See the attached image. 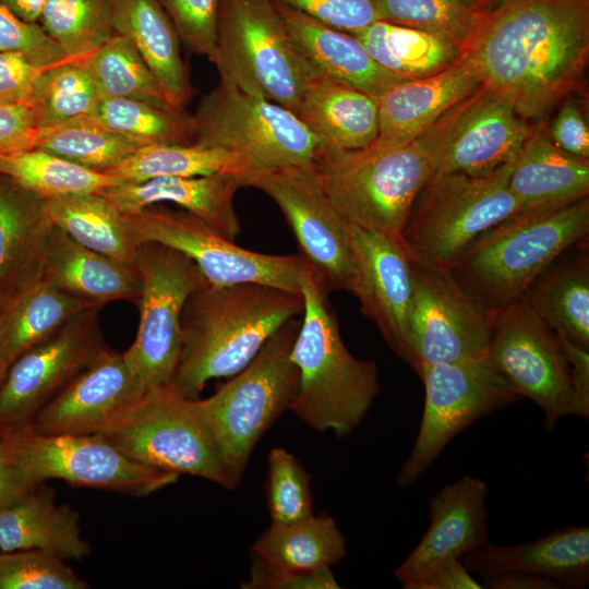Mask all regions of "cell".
I'll list each match as a JSON object with an SVG mask.
<instances>
[{"label":"cell","instance_id":"obj_1","mask_svg":"<svg viewBox=\"0 0 589 589\" xmlns=\"http://www.w3.org/2000/svg\"><path fill=\"white\" fill-rule=\"evenodd\" d=\"M459 50L481 86L541 120L584 80L589 0H500L476 12Z\"/></svg>","mask_w":589,"mask_h":589},{"label":"cell","instance_id":"obj_2","mask_svg":"<svg viewBox=\"0 0 589 589\" xmlns=\"http://www.w3.org/2000/svg\"><path fill=\"white\" fill-rule=\"evenodd\" d=\"M301 294L259 283L211 285L188 298L181 316V352L172 386L199 398L213 378L245 368L289 320L303 313Z\"/></svg>","mask_w":589,"mask_h":589},{"label":"cell","instance_id":"obj_3","mask_svg":"<svg viewBox=\"0 0 589 589\" xmlns=\"http://www.w3.org/2000/svg\"><path fill=\"white\" fill-rule=\"evenodd\" d=\"M300 288L304 308L290 356L299 385L290 410L312 430L348 436L380 393L377 365L348 350L337 317L305 265Z\"/></svg>","mask_w":589,"mask_h":589},{"label":"cell","instance_id":"obj_4","mask_svg":"<svg viewBox=\"0 0 589 589\" xmlns=\"http://www.w3.org/2000/svg\"><path fill=\"white\" fill-rule=\"evenodd\" d=\"M588 235L587 196L503 220L474 240L447 271L497 313L520 299L553 259Z\"/></svg>","mask_w":589,"mask_h":589},{"label":"cell","instance_id":"obj_5","mask_svg":"<svg viewBox=\"0 0 589 589\" xmlns=\"http://www.w3.org/2000/svg\"><path fill=\"white\" fill-rule=\"evenodd\" d=\"M300 325L301 316L289 320L245 368L209 397L197 398L230 490L239 485L260 438L296 398L299 372L290 356Z\"/></svg>","mask_w":589,"mask_h":589},{"label":"cell","instance_id":"obj_6","mask_svg":"<svg viewBox=\"0 0 589 589\" xmlns=\"http://www.w3.org/2000/svg\"><path fill=\"white\" fill-rule=\"evenodd\" d=\"M512 163L483 175L435 171L417 195L400 235L410 261L448 269L482 233L516 215Z\"/></svg>","mask_w":589,"mask_h":589},{"label":"cell","instance_id":"obj_7","mask_svg":"<svg viewBox=\"0 0 589 589\" xmlns=\"http://www.w3.org/2000/svg\"><path fill=\"white\" fill-rule=\"evenodd\" d=\"M311 167L347 223L399 242L411 206L434 172L416 141L380 151L321 148Z\"/></svg>","mask_w":589,"mask_h":589},{"label":"cell","instance_id":"obj_8","mask_svg":"<svg viewBox=\"0 0 589 589\" xmlns=\"http://www.w3.org/2000/svg\"><path fill=\"white\" fill-rule=\"evenodd\" d=\"M95 434L141 465L230 490L197 398L183 396L171 383L146 389Z\"/></svg>","mask_w":589,"mask_h":589},{"label":"cell","instance_id":"obj_9","mask_svg":"<svg viewBox=\"0 0 589 589\" xmlns=\"http://www.w3.org/2000/svg\"><path fill=\"white\" fill-rule=\"evenodd\" d=\"M211 62L221 81L292 112L311 71L273 0H220Z\"/></svg>","mask_w":589,"mask_h":589},{"label":"cell","instance_id":"obj_10","mask_svg":"<svg viewBox=\"0 0 589 589\" xmlns=\"http://www.w3.org/2000/svg\"><path fill=\"white\" fill-rule=\"evenodd\" d=\"M193 116L195 143L244 157L254 180L276 168L310 166L322 148L294 112L226 81L202 98Z\"/></svg>","mask_w":589,"mask_h":589},{"label":"cell","instance_id":"obj_11","mask_svg":"<svg viewBox=\"0 0 589 589\" xmlns=\"http://www.w3.org/2000/svg\"><path fill=\"white\" fill-rule=\"evenodd\" d=\"M7 459L41 483L62 480L74 486L146 497L179 476L141 465L97 434H41L29 426L2 429Z\"/></svg>","mask_w":589,"mask_h":589},{"label":"cell","instance_id":"obj_12","mask_svg":"<svg viewBox=\"0 0 589 589\" xmlns=\"http://www.w3.org/2000/svg\"><path fill=\"white\" fill-rule=\"evenodd\" d=\"M140 277L136 336L122 356L144 389L172 382L181 352V316L188 298L209 284L197 266L167 245H137Z\"/></svg>","mask_w":589,"mask_h":589},{"label":"cell","instance_id":"obj_13","mask_svg":"<svg viewBox=\"0 0 589 589\" xmlns=\"http://www.w3.org/2000/svg\"><path fill=\"white\" fill-rule=\"evenodd\" d=\"M419 377L424 385V407L412 449L397 476L401 488L412 485L474 421L520 399L486 352L424 366Z\"/></svg>","mask_w":589,"mask_h":589},{"label":"cell","instance_id":"obj_14","mask_svg":"<svg viewBox=\"0 0 589 589\" xmlns=\"http://www.w3.org/2000/svg\"><path fill=\"white\" fill-rule=\"evenodd\" d=\"M125 220L137 244L155 242L181 252L211 285L259 283L301 294L304 263L300 254L275 255L241 248L184 209L153 205L125 215Z\"/></svg>","mask_w":589,"mask_h":589},{"label":"cell","instance_id":"obj_15","mask_svg":"<svg viewBox=\"0 0 589 589\" xmlns=\"http://www.w3.org/2000/svg\"><path fill=\"white\" fill-rule=\"evenodd\" d=\"M251 187L280 208L318 291L325 298L337 290L354 294L359 275L349 247L348 223L329 202L311 165L269 170Z\"/></svg>","mask_w":589,"mask_h":589},{"label":"cell","instance_id":"obj_16","mask_svg":"<svg viewBox=\"0 0 589 589\" xmlns=\"http://www.w3.org/2000/svg\"><path fill=\"white\" fill-rule=\"evenodd\" d=\"M486 354L512 389L543 411L546 431L574 414L568 362L554 332L522 298L496 313Z\"/></svg>","mask_w":589,"mask_h":589},{"label":"cell","instance_id":"obj_17","mask_svg":"<svg viewBox=\"0 0 589 589\" xmlns=\"http://www.w3.org/2000/svg\"><path fill=\"white\" fill-rule=\"evenodd\" d=\"M410 262L414 292L409 365L418 376L424 366L485 353L496 313L447 269Z\"/></svg>","mask_w":589,"mask_h":589},{"label":"cell","instance_id":"obj_18","mask_svg":"<svg viewBox=\"0 0 589 589\" xmlns=\"http://www.w3.org/2000/svg\"><path fill=\"white\" fill-rule=\"evenodd\" d=\"M532 130L508 103L480 85L414 141L434 172L483 175L513 163Z\"/></svg>","mask_w":589,"mask_h":589},{"label":"cell","instance_id":"obj_19","mask_svg":"<svg viewBox=\"0 0 589 589\" xmlns=\"http://www.w3.org/2000/svg\"><path fill=\"white\" fill-rule=\"evenodd\" d=\"M92 306L68 321L10 365L0 385V426H20L103 356L98 315Z\"/></svg>","mask_w":589,"mask_h":589},{"label":"cell","instance_id":"obj_20","mask_svg":"<svg viewBox=\"0 0 589 589\" xmlns=\"http://www.w3.org/2000/svg\"><path fill=\"white\" fill-rule=\"evenodd\" d=\"M350 251L359 275L354 293L388 348L410 364V322L413 304L411 262L399 241L347 226Z\"/></svg>","mask_w":589,"mask_h":589},{"label":"cell","instance_id":"obj_21","mask_svg":"<svg viewBox=\"0 0 589 589\" xmlns=\"http://www.w3.org/2000/svg\"><path fill=\"white\" fill-rule=\"evenodd\" d=\"M486 495L483 480L464 476L430 500V526L394 572L405 589L440 562L460 560L489 542Z\"/></svg>","mask_w":589,"mask_h":589},{"label":"cell","instance_id":"obj_22","mask_svg":"<svg viewBox=\"0 0 589 589\" xmlns=\"http://www.w3.org/2000/svg\"><path fill=\"white\" fill-rule=\"evenodd\" d=\"M145 390L122 353L108 349L40 408L29 428L41 434H95Z\"/></svg>","mask_w":589,"mask_h":589},{"label":"cell","instance_id":"obj_23","mask_svg":"<svg viewBox=\"0 0 589 589\" xmlns=\"http://www.w3.org/2000/svg\"><path fill=\"white\" fill-rule=\"evenodd\" d=\"M241 187H245L241 177L218 172L197 177H157L137 182L122 181L105 189L100 194L123 215L135 214L159 203H172L235 241L241 230L235 196Z\"/></svg>","mask_w":589,"mask_h":589},{"label":"cell","instance_id":"obj_24","mask_svg":"<svg viewBox=\"0 0 589 589\" xmlns=\"http://www.w3.org/2000/svg\"><path fill=\"white\" fill-rule=\"evenodd\" d=\"M479 86L473 72L459 59L434 75L392 84L376 97L378 133L366 148L387 149L414 141Z\"/></svg>","mask_w":589,"mask_h":589},{"label":"cell","instance_id":"obj_25","mask_svg":"<svg viewBox=\"0 0 589 589\" xmlns=\"http://www.w3.org/2000/svg\"><path fill=\"white\" fill-rule=\"evenodd\" d=\"M460 561L481 577L522 572L544 576L560 588L584 589L589 582V527L568 525L515 545L488 542Z\"/></svg>","mask_w":589,"mask_h":589},{"label":"cell","instance_id":"obj_26","mask_svg":"<svg viewBox=\"0 0 589 589\" xmlns=\"http://www.w3.org/2000/svg\"><path fill=\"white\" fill-rule=\"evenodd\" d=\"M294 113L324 149L362 151L378 133L375 97L312 69Z\"/></svg>","mask_w":589,"mask_h":589},{"label":"cell","instance_id":"obj_27","mask_svg":"<svg viewBox=\"0 0 589 589\" xmlns=\"http://www.w3.org/2000/svg\"><path fill=\"white\" fill-rule=\"evenodd\" d=\"M508 189L517 214L561 207L589 194V159L557 147L548 135L532 130L512 163Z\"/></svg>","mask_w":589,"mask_h":589},{"label":"cell","instance_id":"obj_28","mask_svg":"<svg viewBox=\"0 0 589 589\" xmlns=\"http://www.w3.org/2000/svg\"><path fill=\"white\" fill-rule=\"evenodd\" d=\"M38 276L53 287L98 306L120 300L136 302L141 288L133 265L93 251L55 226Z\"/></svg>","mask_w":589,"mask_h":589},{"label":"cell","instance_id":"obj_29","mask_svg":"<svg viewBox=\"0 0 589 589\" xmlns=\"http://www.w3.org/2000/svg\"><path fill=\"white\" fill-rule=\"evenodd\" d=\"M276 8L294 48L312 70L375 98L400 81L384 71L353 34L327 26L289 8L278 4Z\"/></svg>","mask_w":589,"mask_h":589},{"label":"cell","instance_id":"obj_30","mask_svg":"<svg viewBox=\"0 0 589 589\" xmlns=\"http://www.w3.org/2000/svg\"><path fill=\"white\" fill-rule=\"evenodd\" d=\"M521 298L553 332L589 350L588 237L553 259Z\"/></svg>","mask_w":589,"mask_h":589},{"label":"cell","instance_id":"obj_31","mask_svg":"<svg viewBox=\"0 0 589 589\" xmlns=\"http://www.w3.org/2000/svg\"><path fill=\"white\" fill-rule=\"evenodd\" d=\"M111 24L137 49L168 104L184 108L194 88L182 60L180 39L158 0H108Z\"/></svg>","mask_w":589,"mask_h":589},{"label":"cell","instance_id":"obj_32","mask_svg":"<svg viewBox=\"0 0 589 589\" xmlns=\"http://www.w3.org/2000/svg\"><path fill=\"white\" fill-rule=\"evenodd\" d=\"M19 550H39L64 561H80L91 554L79 513L57 503L55 491L43 483L0 510V551Z\"/></svg>","mask_w":589,"mask_h":589},{"label":"cell","instance_id":"obj_33","mask_svg":"<svg viewBox=\"0 0 589 589\" xmlns=\"http://www.w3.org/2000/svg\"><path fill=\"white\" fill-rule=\"evenodd\" d=\"M52 228L44 200L0 173V294L38 277Z\"/></svg>","mask_w":589,"mask_h":589},{"label":"cell","instance_id":"obj_34","mask_svg":"<svg viewBox=\"0 0 589 589\" xmlns=\"http://www.w3.org/2000/svg\"><path fill=\"white\" fill-rule=\"evenodd\" d=\"M92 306L98 305L69 294L38 276L4 297L0 306V350L13 362Z\"/></svg>","mask_w":589,"mask_h":589},{"label":"cell","instance_id":"obj_35","mask_svg":"<svg viewBox=\"0 0 589 589\" xmlns=\"http://www.w3.org/2000/svg\"><path fill=\"white\" fill-rule=\"evenodd\" d=\"M353 35L384 71L400 81L440 73L460 55L458 44L447 36L383 20Z\"/></svg>","mask_w":589,"mask_h":589},{"label":"cell","instance_id":"obj_36","mask_svg":"<svg viewBox=\"0 0 589 589\" xmlns=\"http://www.w3.org/2000/svg\"><path fill=\"white\" fill-rule=\"evenodd\" d=\"M51 224L75 242L134 266L137 243L123 215L100 193L44 200Z\"/></svg>","mask_w":589,"mask_h":589},{"label":"cell","instance_id":"obj_37","mask_svg":"<svg viewBox=\"0 0 589 589\" xmlns=\"http://www.w3.org/2000/svg\"><path fill=\"white\" fill-rule=\"evenodd\" d=\"M104 172L121 181L133 182L157 177H197L227 172L241 177L245 187H251L255 178L251 164L244 157L196 143L141 146Z\"/></svg>","mask_w":589,"mask_h":589},{"label":"cell","instance_id":"obj_38","mask_svg":"<svg viewBox=\"0 0 589 589\" xmlns=\"http://www.w3.org/2000/svg\"><path fill=\"white\" fill-rule=\"evenodd\" d=\"M252 555L281 567L314 572L330 568L347 553L346 539L329 515L275 525L262 532L251 548Z\"/></svg>","mask_w":589,"mask_h":589},{"label":"cell","instance_id":"obj_39","mask_svg":"<svg viewBox=\"0 0 589 589\" xmlns=\"http://www.w3.org/2000/svg\"><path fill=\"white\" fill-rule=\"evenodd\" d=\"M86 120L128 136L142 146L194 144V116L184 108L160 106L133 98H101Z\"/></svg>","mask_w":589,"mask_h":589},{"label":"cell","instance_id":"obj_40","mask_svg":"<svg viewBox=\"0 0 589 589\" xmlns=\"http://www.w3.org/2000/svg\"><path fill=\"white\" fill-rule=\"evenodd\" d=\"M0 173L43 200L100 193L122 182L110 175L88 169L40 148L1 155Z\"/></svg>","mask_w":589,"mask_h":589},{"label":"cell","instance_id":"obj_41","mask_svg":"<svg viewBox=\"0 0 589 589\" xmlns=\"http://www.w3.org/2000/svg\"><path fill=\"white\" fill-rule=\"evenodd\" d=\"M86 67L101 98H133L170 106L147 63L121 34L115 33L95 50Z\"/></svg>","mask_w":589,"mask_h":589},{"label":"cell","instance_id":"obj_42","mask_svg":"<svg viewBox=\"0 0 589 589\" xmlns=\"http://www.w3.org/2000/svg\"><path fill=\"white\" fill-rule=\"evenodd\" d=\"M142 145L85 118L37 130L33 148H40L80 166L104 172Z\"/></svg>","mask_w":589,"mask_h":589},{"label":"cell","instance_id":"obj_43","mask_svg":"<svg viewBox=\"0 0 589 589\" xmlns=\"http://www.w3.org/2000/svg\"><path fill=\"white\" fill-rule=\"evenodd\" d=\"M38 23L73 57L92 55L116 33L108 0H47Z\"/></svg>","mask_w":589,"mask_h":589},{"label":"cell","instance_id":"obj_44","mask_svg":"<svg viewBox=\"0 0 589 589\" xmlns=\"http://www.w3.org/2000/svg\"><path fill=\"white\" fill-rule=\"evenodd\" d=\"M88 58L62 63L44 77L32 101L37 130L74 121L94 110L101 96L86 67Z\"/></svg>","mask_w":589,"mask_h":589},{"label":"cell","instance_id":"obj_45","mask_svg":"<svg viewBox=\"0 0 589 589\" xmlns=\"http://www.w3.org/2000/svg\"><path fill=\"white\" fill-rule=\"evenodd\" d=\"M478 9L472 0H377V20L442 34L460 48Z\"/></svg>","mask_w":589,"mask_h":589},{"label":"cell","instance_id":"obj_46","mask_svg":"<svg viewBox=\"0 0 589 589\" xmlns=\"http://www.w3.org/2000/svg\"><path fill=\"white\" fill-rule=\"evenodd\" d=\"M267 507L271 524L286 525L313 515L311 476L301 462L281 447L273 448L267 458Z\"/></svg>","mask_w":589,"mask_h":589},{"label":"cell","instance_id":"obj_47","mask_svg":"<svg viewBox=\"0 0 589 589\" xmlns=\"http://www.w3.org/2000/svg\"><path fill=\"white\" fill-rule=\"evenodd\" d=\"M65 561L39 550L0 552V589H87Z\"/></svg>","mask_w":589,"mask_h":589},{"label":"cell","instance_id":"obj_48","mask_svg":"<svg viewBox=\"0 0 589 589\" xmlns=\"http://www.w3.org/2000/svg\"><path fill=\"white\" fill-rule=\"evenodd\" d=\"M179 39L191 51L212 61L216 51L220 0H158Z\"/></svg>","mask_w":589,"mask_h":589},{"label":"cell","instance_id":"obj_49","mask_svg":"<svg viewBox=\"0 0 589 589\" xmlns=\"http://www.w3.org/2000/svg\"><path fill=\"white\" fill-rule=\"evenodd\" d=\"M89 56H68L58 62L40 63L23 52L0 51V104L32 106L40 83L50 70L68 61Z\"/></svg>","mask_w":589,"mask_h":589},{"label":"cell","instance_id":"obj_50","mask_svg":"<svg viewBox=\"0 0 589 589\" xmlns=\"http://www.w3.org/2000/svg\"><path fill=\"white\" fill-rule=\"evenodd\" d=\"M327 26L354 34L377 20V0H273Z\"/></svg>","mask_w":589,"mask_h":589},{"label":"cell","instance_id":"obj_51","mask_svg":"<svg viewBox=\"0 0 589 589\" xmlns=\"http://www.w3.org/2000/svg\"><path fill=\"white\" fill-rule=\"evenodd\" d=\"M0 51L23 52L40 63H53L68 57L39 23L21 20L1 1Z\"/></svg>","mask_w":589,"mask_h":589},{"label":"cell","instance_id":"obj_52","mask_svg":"<svg viewBox=\"0 0 589 589\" xmlns=\"http://www.w3.org/2000/svg\"><path fill=\"white\" fill-rule=\"evenodd\" d=\"M242 589H337L332 568L314 572L294 570L274 565L252 555L248 578L241 582Z\"/></svg>","mask_w":589,"mask_h":589},{"label":"cell","instance_id":"obj_53","mask_svg":"<svg viewBox=\"0 0 589 589\" xmlns=\"http://www.w3.org/2000/svg\"><path fill=\"white\" fill-rule=\"evenodd\" d=\"M549 139L561 149L589 159V128L585 110L576 99H564L555 115Z\"/></svg>","mask_w":589,"mask_h":589},{"label":"cell","instance_id":"obj_54","mask_svg":"<svg viewBox=\"0 0 589 589\" xmlns=\"http://www.w3.org/2000/svg\"><path fill=\"white\" fill-rule=\"evenodd\" d=\"M35 110L24 104H0V156L33 148Z\"/></svg>","mask_w":589,"mask_h":589},{"label":"cell","instance_id":"obj_55","mask_svg":"<svg viewBox=\"0 0 589 589\" xmlns=\"http://www.w3.org/2000/svg\"><path fill=\"white\" fill-rule=\"evenodd\" d=\"M557 342L568 362L575 394L574 416L589 418V350L576 346L555 333Z\"/></svg>","mask_w":589,"mask_h":589},{"label":"cell","instance_id":"obj_56","mask_svg":"<svg viewBox=\"0 0 589 589\" xmlns=\"http://www.w3.org/2000/svg\"><path fill=\"white\" fill-rule=\"evenodd\" d=\"M406 589H482L459 558H447L413 582Z\"/></svg>","mask_w":589,"mask_h":589},{"label":"cell","instance_id":"obj_57","mask_svg":"<svg viewBox=\"0 0 589 589\" xmlns=\"http://www.w3.org/2000/svg\"><path fill=\"white\" fill-rule=\"evenodd\" d=\"M39 484L10 462L0 449V510L19 502Z\"/></svg>","mask_w":589,"mask_h":589},{"label":"cell","instance_id":"obj_58","mask_svg":"<svg viewBox=\"0 0 589 589\" xmlns=\"http://www.w3.org/2000/svg\"><path fill=\"white\" fill-rule=\"evenodd\" d=\"M482 588L486 589H560L553 580L534 574L506 572L481 577Z\"/></svg>","mask_w":589,"mask_h":589},{"label":"cell","instance_id":"obj_59","mask_svg":"<svg viewBox=\"0 0 589 589\" xmlns=\"http://www.w3.org/2000/svg\"><path fill=\"white\" fill-rule=\"evenodd\" d=\"M13 14L28 23H38L47 0H0Z\"/></svg>","mask_w":589,"mask_h":589},{"label":"cell","instance_id":"obj_60","mask_svg":"<svg viewBox=\"0 0 589 589\" xmlns=\"http://www.w3.org/2000/svg\"><path fill=\"white\" fill-rule=\"evenodd\" d=\"M11 364L12 361L0 350V385Z\"/></svg>","mask_w":589,"mask_h":589},{"label":"cell","instance_id":"obj_61","mask_svg":"<svg viewBox=\"0 0 589 589\" xmlns=\"http://www.w3.org/2000/svg\"><path fill=\"white\" fill-rule=\"evenodd\" d=\"M472 1L476 8L478 9V11H480L495 4L500 0H472Z\"/></svg>","mask_w":589,"mask_h":589},{"label":"cell","instance_id":"obj_62","mask_svg":"<svg viewBox=\"0 0 589 589\" xmlns=\"http://www.w3.org/2000/svg\"><path fill=\"white\" fill-rule=\"evenodd\" d=\"M4 297L5 296L0 294V306H1L2 302H3V300H4Z\"/></svg>","mask_w":589,"mask_h":589}]
</instances>
